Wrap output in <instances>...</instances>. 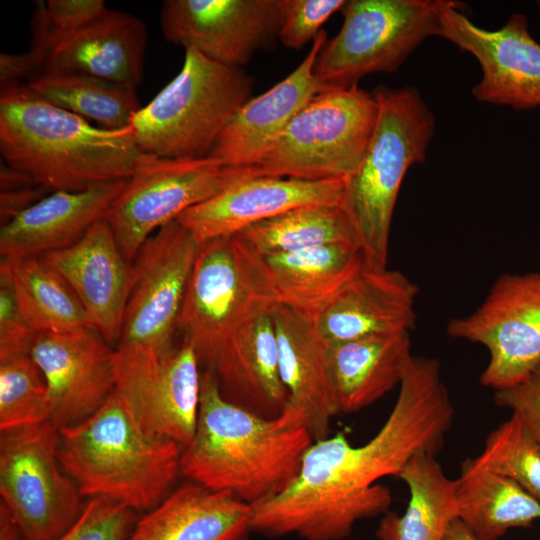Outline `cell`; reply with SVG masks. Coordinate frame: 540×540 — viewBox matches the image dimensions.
Segmentation results:
<instances>
[{
    "label": "cell",
    "mask_w": 540,
    "mask_h": 540,
    "mask_svg": "<svg viewBox=\"0 0 540 540\" xmlns=\"http://www.w3.org/2000/svg\"><path fill=\"white\" fill-rule=\"evenodd\" d=\"M454 407L437 359L413 356L383 426L366 443L343 433L313 443L281 493L251 505L252 531L305 540H342L356 522L385 514L390 490L377 481L400 476L418 454L436 456Z\"/></svg>",
    "instance_id": "obj_1"
},
{
    "label": "cell",
    "mask_w": 540,
    "mask_h": 540,
    "mask_svg": "<svg viewBox=\"0 0 540 540\" xmlns=\"http://www.w3.org/2000/svg\"><path fill=\"white\" fill-rule=\"evenodd\" d=\"M312 443L290 411L260 416L226 399L215 376L202 371L197 426L182 449L181 475L253 505L290 485Z\"/></svg>",
    "instance_id": "obj_2"
},
{
    "label": "cell",
    "mask_w": 540,
    "mask_h": 540,
    "mask_svg": "<svg viewBox=\"0 0 540 540\" xmlns=\"http://www.w3.org/2000/svg\"><path fill=\"white\" fill-rule=\"evenodd\" d=\"M0 153L51 191L129 179L150 156L130 126L107 129L47 102L26 84L0 90Z\"/></svg>",
    "instance_id": "obj_3"
},
{
    "label": "cell",
    "mask_w": 540,
    "mask_h": 540,
    "mask_svg": "<svg viewBox=\"0 0 540 540\" xmlns=\"http://www.w3.org/2000/svg\"><path fill=\"white\" fill-rule=\"evenodd\" d=\"M181 453L175 441L145 430L115 391L91 417L59 429L60 465L82 496L136 512H148L171 493Z\"/></svg>",
    "instance_id": "obj_4"
},
{
    "label": "cell",
    "mask_w": 540,
    "mask_h": 540,
    "mask_svg": "<svg viewBox=\"0 0 540 540\" xmlns=\"http://www.w3.org/2000/svg\"><path fill=\"white\" fill-rule=\"evenodd\" d=\"M375 128L357 169L345 179L340 208L368 264L386 267L398 193L408 169L425 160L432 112L413 87L379 86Z\"/></svg>",
    "instance_id": "obj_5"
},
{
    "label": "cell",
    "mask_w": 540,
    "mask_h": 540,
    "mask_svg": "<svg viewBox=\"0 0 540 540\" xmlns=\"http://www.w3.org/2000/svg\"><path fill=\"white\" fill-rule=\"evenodd\" d=\"M183 66L130 127L139 149L158 158L209 155L220 133L251 99L253 78L240 67L215 62L186 47Z\"/></svg>",
    "instance_id": "obj_6"
},
{
    "label": "cell",
    "mask_w": 540,
    "mask_h": 540,
    "mask_svg": "<svg viewBox=\"0 0 540 540\" xmlns=\"http://www.w3.org/2000/svg\"><path fill=\"white\" fill-rule=\"evenodd\" d=\"M377 114L373 92L358 84L321 90L256 165L258 176L309 181L348 178L366 152Z\"/></svg>",
    "instance_id": "obj_7"
},
{
    "label": "cell",
    "mask_w": 540,
    "mask_h": 540,
    "mask_svg": "<svg viewBox=\"0 0 540 540\" xmlns=\"http://www.w3.org/2000/svg\"><path fill=\"white\" fill-rule=\"evenodd\" d=\"M444 1H346L341 29L316 58L317 81L323 89L347 88L368 74L396 71L426 38L440 36Z\"/></svg>",
    "instance_id": "obj_8"
},
{
    "label": "cell",
    "mask_w": 540,
    "mask_h": 540,
    "mask_svg": "<svg viewBox=\"0 0 540 540\" xmlns=\"http://www.w3.org/2000/svg\"><path fill=\"white\" fill-rule=\"evenodd\" d=\"M256 166H224L213 157L149 156L126 180L105 220L129 264L146 240L191 207L238 180L257 177Z\"/></svg>",
    "instance_id": "obj_9"
},
{
    "label": "cell",
    "mask_w": 540,
    "mask_h": 540,
    "mask_svg": "<svg viewBox=\"0 0 540 540\" xmlns=\"http://www.w3.org/2000/svg\"><path fill=\"white\" fill-rule=\"evenodd\" d=\"M0 433V502L27 540H58L86 505L60 465L59 429L45 421Z\"/></svg>",
    "instance_id": "obj_10"
},
{
    "label": "cell",
    "mask_w": 540,
    "mask_h": 540,
    "mask_svg": "<svg viewBox=\"0 0 540 540\" xmlns=\"http://www.w3.org/2000/svg\"><path fill=\"white\" fill-rule=\"evenodd\" d=\"M200 244L177 220L146 240L130 264V288L116 348L166 350L175 344Z\"/></svg>",
    "instance_id": "obj_11"
},
{
    "label": "cell",
    "mask_w": 540,
    "mask_h": 540,
    "mask_svg": "<svg viewBox=\"0 0 540 540\" xmlns=\"http://www.w3.org/2000/svg\"><path fill=\"white\" fill-rule=\"evenodd\" d=\"M115 389L148 432L178 443L192 440L198 420L201 368L182 338L166 350L115 348Z\"/></svg>",
    "instance_id": "obj_12"
},
{
    "label": "cell",
    "mask_w": 540,
    "mask_h": 540,
    "mask_svg": "<svg viewBox=\"0 0 540 540\" xmlns=\"http://www.w3.org/2000/svg\"><path fill=\"white\" fill-rule=\"evenodd\" d=\"M447 333L488 349L483 386L520 382L540 363V272L501 275L479 307L448 322Z\"/></svg>",
    "instance_id": "obj_13"
},
{
    "label": "cell",
    "mask_w": 540,
    "mask_h": 540,
    "mask_svg": "<svg viewBox=\"0 0 540 540\" xmlns=\"http://www.w3.org/2000/svg\"><path fill=\"white\" fill-rule=\"evenodd\" d=\"M263 306L236 236L201 242L178 325L201 371H212L227 339Z\"/></svg>",
    "instance_id": "obj_14"
},
{
    "label": "cell",
    "mask_w": 540,
    "mask_h": 540,
    "mask_svg": "<svg viewBox=\"0 0 540 540\" xmlns=\"http://www.w3.org/2000/svg\"><path fill=\"white\" fill-rule=\"evenodd\" d=\"M463 3L445 0L440 12V36L472 54L482 69L472 94L479 102L516 110L540 107V44L528 19L513 13L497 30L475 25L463 12Z\"/></svg>",
    "instance_id": "obj_15"
},
{
    "label": "cell",
    "mask_w": 540,
    "mask_h": 540,
    "mask_svg": "<svg viewBox=\"0 0 540 540\" xmlns=\"http://www.w3.org/2000/svg\"><path fill=\"white\" fill-rule=\"evenodd\" d=\"M284 0H166L164 38L223 65L242 67L277 37Z\"/></svg>",
    "instance_id": "obj_16"
},
{
    "label": "cell",
    "mask_w": 540,
    "mask_h": 540,
    "mask_svg": "<svg viewBox=\"0 0 540 540\" xmlns=\"http://www.w3.org/2000/svg\"><path fill=\"white\" fill-rule=\"evenodd\" d=\"M114 352L93 328L38 333L31 356L47 385L58 429L95 414L115 389Z\"/></svg>",
    "instance_id": "obj_17"
},
{
    "label": "cell",
    "mask_w": 540,
    "mask_h": 540,
    "mask_svg": "<svg viewBox=\"0 0 540 540\" xmlns=\"http://www.w3.org/2000/svg\"><path fill=\"white\" fill-rule=\"evenodd\" d=\"M345 179L319 181L257 176L227 185L176 220L199 242L234 236L246 227L289 210L312 205L340 206Z\"/></svg>",
    "instance_id": "obj_18"
},
{
    "label": "cell",
    "mask_w": 540,
    "mask_h": 540,
    "mask_svg": "<svg viewBox=\"0 0 540 540\" xmlns=\"http://www.w3.org/2000/svg\"><path fill=\"white\" fill-rule=\"evenodd\" d=\"M237 240L261 301L266 306H284L309 318H313L366 262L357 244H331L261 255Z\"/></svg>",
    "instance_id": "obj_19"
},
{
    "label": "cell",
    "mask_w": 540,
    "mask_h": 540,
    "mask_svg": "<svg viewBox=\"0 0 540 540\" xmlns=\"http://www.w3.org/2000/svg\"><path fill=\"white\" fill-rule=\"evenodd\" d=\"M274 323L279 371L293 413L313 441L328 437L341 414L330 362V345L311 318L284 306H268Z\"/></svg>",
    "instance_id": "obj_20"
},
{
    "label": "cell",
    "mask_w": 540,
    "mask_h": 540,
    "mask_svg": "<svg viewBox=\"0 0 540 540\" xmlns=\"http://www.w3.org/2000/svg\"><path fill=\"white\" fill-rule=\"evenodd\" d=\"M418 287L398 270L370 265L359 271L311 318L329 345L414 329Z\"/></svg>",
    "instance_id": "obj_21"
},
{
    "label": "cell",
    "mask_w": 540,
    "mask_h": 540,
    "mask_svg": "<svg viewBox=\"0 0 540 540\" xmlns=\"http://www.w3.org/2000/svg\"><path fill=\"white\" fill-rule=\"evenodd\" d=\"M39 257L63 277L94 329L116 348L129 294L130 264L105 218L70 247Z\"/></svg>",
    "instance_id": "obj_22"
},
{
    "label": "cell",
    "mask_w": 540,
    "mask_h": 540,
    "mask_svg": "<svg viewBox=\"0 0 540 540\" xmlns=\"http://www.w3.org/2000/svg\"><path fill=\"white\" fill-rule=\"evenodd\" d=\"M326 42L327 34L322 30L292 73L238 110L208 156L224 166H256L293 117L323 90L314 75V65Z\"/></svg>",
    "instance_id": "obj_23"
},
{
    "label": "cell",
    "mask_w": 540,
    "mask_h": 540,
    "mask_svg": "<svg viewBox=\"0 0 540 540\" xmlns=\"http://www.w3.org/2000/svg\"><path fill=\"white\" fill-rule=\"evenodd\" d=\"M210 373L229 401L267 418L283 412L288 393L280 376L268 306L259 308L227 339Z\"/></svg>",
    "instance_id": "obj_24"
},
{
    "label": "cell",
    "mask_w": 540,
    "mask_h": 540,
    "mask_svg": "<svg viewBox=\"0 0 540 540\" xmlns=\"http://www.w3.org/2000/svg\"><path fill=\"white\" fill-rule=\"evenodd\" d=\"M125 183L121 180L84 191L51 192L1 226V258L39 257L75 244L105 218Z\"/></svg>",
    "instance_id": "obj_25"
},
{
    "label": "cell",
    "mask_w": 540,
    "mask_h": 540,
    "mask_svg": "<svg viewBox=\"0 0 540 540\" xmlns=\"http://www.w3.org/2000/svg\"><path fill=\"white\" fill-rule=\"evenodd\" d=\"M147 40L141 19L109 9L93 24L56 42L42 72H78L135 89L142 78Z\"/></svg>",
    "instance_id": "obj_26"
},
{
    "label": "cell",
    "mask_w": 540,
    "mask_h": 540,
    "mask_svg": "<svg viewBox=\"0 0 540 540\" xmlns=\"http://www.w3.org/2000/svg\"><path fill=\"white\" fill-rule=\"evenodd\" d=\"M251 505L188 481L138 519L126 540H246Z\"/></svg>",
    "instance_id": "obj_27"
},
{
    "label": "cell",
    "mask_w": 540,
    "mask_h": 540,
    "mask_svg": "<svg viewBox=\"0 0 540 540\" xmlns=\"http://www.w3.org/2000/svg\"><path fill=\"white\" fill-rule=\"evenodd\" d=\"M412 357L407 331L330 345L331 369L341 413L366 408L400 385Z\"/></svg>",
    "instance_id": "obj_28"
},
{
    "label": "cell",
    "mask_w": 540,
    "mask_h": 540,
    "mask_svg": "<svg viewBox=\"0 0 540 540\" xmlns=\"http://www.w3.org/2000/svg\"><path fill=\"white\" fill-rule=\"evenodd\" d=\"M410 491L405 512L387 511L376 536L378 540H444L459 518L456 479L448 478L436 456H414L400 476Z\"/></svg>",
    "instance_id": "obj_29"
},
{
    "label": "cell",
    "mask_w": 540,
    "mask_h": 540,
    "mask_svg": "<svg viewBox=\"0 0 540 540\" xmlns=\"http://www.w3.org/2000/svg\"><path fill=\"white\" fill-rule=\"evenodd\" d=\"M459 518L476 540H498L510 528L529 527L540 519V502L512 479L461 463L456 479Z\"/></svg>",
    "instance_id": "obj_30"
},
{
    "label": "cell",
    "mask_w": 540,
    "mask_h": 540,
    "mask_svg": "<svg viewBox=\"0 0 540 540\" xmlns=\"http://www.w3.org/2000/svg\"><path fill=\"white\" fill-rule=\"evenodd\" d=\"M19 307L38 332L93 328L79 299L63 279L41 257L4 259Z\"/></svg>",
    "instance_id": "obj_31"
},
{
    "label": "cell",
    "mask_w": 540,
    "mask_h": 540,
    "mask_svg": "<svg viewBox=\"0 0 540 540\" xmlns=\"http://www.w3.org/2000/svg\"><path fill=\"white\" fill-rule=\"evenodd\" d=\"M26 85L52 105L107 129L130 126L141 108L134 88L78 72L47 70Z\"/></svg>",
    "instance_id": "obj_32"
},
{
    "label": "cell",
    "mask_w": 540,
    "mask_h": 540,
    "mask_svg": "<svg viewBox=\"0 0 540 540\" xmlns=\"http://www.w3.org/2000/svg\"><path fill=\"white\" fill-rule=\"evenodd\" d=\"M237 238L261 255H274L331 244H357L351 224L337 205H312L254 223ZM359 246V245H358Z\"/></svg>",
    "instance_id": "obj_33"
},
{
    "label": "cell",
    "mask_w": 540,
    "mask_h": 540,
    "mask_svg": "<svg viewBox=\"0 0 540 540\" xmlns=\"http://www.w3.org/2000/svg\"><path fill=\"white\" fill-rule=\"evenodd\" d=\"M50 421L44 377L31 354L0 357V431Z\"/></svg>",
    "instance_id": "obj_34"
},
{
    "label": "cell",
    "mask_w": 540,
    "mask_h": 540,
    "mask_svg": "<svg viewBox=\"0 0 540 540\" xmlns=\"http://www.w3.org/2000/svg\"><path fill=\"white\" fill-rule=\"evenodd\" d=\"M474 463L508 477L540 502V443L512 416L487 436Z\"/></svg>",
    "instance_id": "obj_35"
},
{
    "label": "cell",
    "mask_w": 540,
    "mask_h": 540,
    "mask_svg": "<svg viewBox=\"0 0 540 540\" xmlns=\"http://www.w3.org/2000/svg\"><path fill=\"white\" fill-rule=\"evenodd\" d=\"M108 11L103 0L37 1L31 21L29 51L43 70L46 55L56 42L93 24Z\"/></svg>",
    "instance_id": "obj_36"
},
{
    "label": "cell",
    "mask_w": 540,
    "mask_h": 540,
    "mask_svg": "<svg viewBox=\"0 0 540 540\" xmlns=\"http://www.w3.org/2000/svg\"><path fill=\"white\" fill-rule=\"evenodd\" d=\"M138 512L104 497L89 498L72 528L58 540H126Z\"/></svg>",
    "instance_id": "obj_37"
},
{
    "label": "cell",
    "mask_w": 540,
    "mask_h": 540,
    "mask_svg": "<svg viewBox=\"0 0 540 540\" xmlns=\"http://www.w3.org/2000/svg\"><path fill=\"white\" fill-rule=\"evenodd\" d=\"M345 4L344 0H284L278 39L287 48H303L313 42L322 25Z\"/></svg>",
    "instance_id": "obj_38"
},
{
    "label": "cell",
    "mask_w": 540,
    "mask_h": 540,
    "mask_svg": "<svg viewBox=\"0 0 540 540\" xmlns=\"http://www.w3.org/2000/svg\"><path fill=\"white\" fill-rule=\"evenodd\" d=\"M37 335L19 307L7 268L0 263V357L31 354Z\"/></svg>",
    "instance_id": "obj_39"
},
{
    "label": "cell",
    "mask_w": 540,
    "mask_h": 540,
    "mask_svg": "<svg viewBox=\"0 0 540 540\" xmlns=\"http://www.w3.org/2000/svg\"><path fill=\"white\" fill-rule=\"evenodd\" d=\"M493 399L510 409L540 443V363L520 382L495 390Z\"/></svg>",
    "instance_id": "obj_40"
},
{
    "label": "cell",
    "mask_w": 540,
    "mask_h": 540,
    "mask_svg": "<svg viewBox=\"0 0 540 540\" xmlns=\"http://www.w3.org/2000/svg\"><path fill=\"white\" fill-rule=\"evenodd\" d=\"M42 72L35 56L28 50L24 53L0 54V87L26 84Z\"/></svg>",
    "instance_id": "obj_41"
},
{
    "label": "cell",
    "mask_w": 540,
    "mask_h": 540,
    "mask_svg": "<svg viewBox=\"0 0 540 540\" xmlns=\"http://www.w3.org/2000/svg\"><path fill=\"white\" fill-rule=\"evenodd\" d=\"M51 190L35 184L18 189L0 192V223L1 226L12 221L19 214L36 204ZM53 192V191H51Z\"/></svg>",
    "instance_id": "obj_42"
},
{
    "label": "cell",
    "mask_w": 540,
    "mask_h": 540,
    "mask_svg": "<svg viewBox=\"0 0 540 540\" xmlns=\"http://www.w3.org/2000/svg\"><path fill=\"white\" fill-rule=\"evenodd\" d=\"M37 184L27 173L1 163L0 189L8 191ZM39 185V184H38Z\"/></svg>",
    "instance_id": "obj_43"
},
{
    "label": "cell",
    "mask_w": 540,
    "mask_h": 540,
    "mask_svg": "<svg viewBox=\"0 0 540 540\" xmlns=\"http://www.w3.org/2000/svg\"><path fill=\"white\" fill-rule=\"evenodd\" d=\"M0 540H27L25 533L12 514V512L0 502Z\"/></svg>",
    "instance_id": "obj_44"
},
{
    "label": "cell",
    "mask_w": 540,
    "mask_h": 540,
    "mask_svg": "<svg viewBox=\"0 0 540 540\" xmlns=\"http://www.w3.org/2000/svg\"><path fill=\"white\" fill-rule=\"evenodd\" d=\"M444 540H476L460 519L449 527Z\"/></svg>",
    "instance_id": "obj_45"
},
{
    "label": "cell",
    "mask_w": 540,
    "mask_h": 540,
    "mask_svg": "<svg viewBox=\"0 0 540 540\" xmlns=\"http://www.w3.org/2000/svg\"><path fill=\"white\" fill-rule=\"evenodd\" d=\"M537 4H538V7L540 8V0H539V1H537Z\"/></svg>",
    "instance_id": "obj_46"
}]
</instances>
